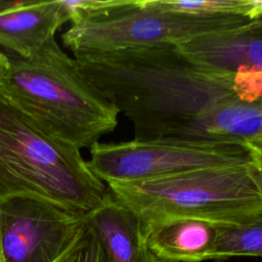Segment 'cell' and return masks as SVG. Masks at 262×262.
Returning <instances> with one entry per match:
<instances>
[{
    "mask_svg": "<svg viewBox=\"0 0 262 262\" xmlns=\"http://www.w3.org/2000/svg\"><path fill=\"white\" fill-rule=\"evenodd\" d=\"M87 79L131 122L134 139H196L229 104L262 108V72L199 67L175 46L74 53Z\"/></svg>",
    "mask_w": 262,
    "mask_h": 262,
    "instance_id": "obj_1",
    "label": "cell"
},
{
    "mask_svg": "<svg viewBox=\"0 0 262 262\" xmlns=\"http://www.w3.org/2000/svg\"><path fill=\"white\" fill-rule=\"evenodd\" d=\"M7 56L0 92L48 134L81 149L117 127L118 108L55 38L31 56Z\"/></svg>",
    "mask_w": 262,
    "mask_h": 262,
    "instance_id": "obj_2",
    "label": "cell"
},
{
    "mask_svg": "<svg viewBox=\"0 0 262 262\" xmlns=\"http://www.w3.org/2000/svg\"><path fill=\"white\" fill-rule=\"evenodd\" d=\"M107 192L80 149L45 132L0 92V200L34 195L88 214Z\"/></svg>",
    "mask_w": 262,
    "mask_h": 262,
    "instance_id": "obj_3",
    "label": "cell"
},
{
    "mask_svg": "<svg viewBox=\"0 0 262 262\" xmlns=\"http://www.w3.org/2000/svg\"><path fill=\"white\" fill-rule=\"evenodd\" d=\"M107 188L140 223L166 218L238 223L262 211V194L249 163L110 183Z\"/></svg>",
    "mask_w": 262,
    "mask_h": 262,
    "instance_id": "obj_4",
    "label": "cell"
},
{
    "mask_svg": "<svg viewBox=\"0 0 262 262\" xmlns=\"http://www.w3.org/2000/svg\"><path fill=\"white\" fill-rule=\"evenodd\" d=\"M71 27L61 35L74 53L177 46L252 19L151 9L141 0L66 1Z\"/></svg>",
    "mask_w": 262,
    "mask_h": 262,
    "instance_id": "obj_5",
    "label": "cell"
},
{
    "mask_svg": "<svg viewBox=\"0 0 262 262\" xmlns=\"http://www.w3.org/2000/svg\"><path fill=\"white\" fill-rule=\"evenodd\" d=\"M246 144L198 139L154 138L117 143L96 142L87 165L106 184L140 181L182 172L246 164Z\"/></svg>",
    "mask_w": 262,
    "mask_h": 262,
    "instance_id": "obj_6",
    "label": "cell"
},
{
    "mask_svg": "<svg viewBox=\"0 0 262 262\" xmlns=\"http://www.w3.org/2000/svg\"><path fill=\"white\" fill-rule=\"evenodd\" d=\"M87 214L34 195L0 200V262H73Z\"/></svg>",
    "mask_w": 262,
    "mask_h": 262,
    "instance_id": "obj_7",
    "label": "cell"
},
{
    "mask_svg": "<svg viewBox=\"0 0 262 262\" xmlns=\"http://www.w3.org/2000/svg\"><path fill=\"white\" fill-rule=\"evenodd\" d=\"M175 47L188 61L205 69L226 73L262 72V15Z\"/></svg>",
    "mask_w": 262,
    "mask_h": 262,
    "instance_id": "obj_8",
    "label": "cell"
},
{
    "mask_svg": "<svg viewBox=\"0 0 262 262\" xmlns=\"http://www.w3.org/2000/svg\"><path fill=\"white\" fill-rule=\"evenodd\" d=\"M68 20L62 1H13L0 11V46L19 57L31 56Z\"/></svg>",
    "mask_w": 262,
    "mask_h": 262,
    "instance_id": "obj_9",
    "label": "cell"
},
{
    "mask_svg": "<svg viewBox=\"0 0 262 262\" xmlns=\"http://www.w3.org/2000/svg\"><path fill=\"white\" fill-rule=\"evenodd\" d=\"M140 225L147 250L160 259L172 262L212 260L217 223L194 218H166Z\"/></svg>",
    "mask_w": 262,
    "mask_h": 262,
    "instance_id": "obj_10",
    "label": "cell"
},
{
    "mask_svg": "<svg viewBox=\"0 0 262 262\" xmlns=\"http://www.w3.org/2000/svg\"><path fill=\"white\" fill-rule=\"evenodd\" d=\"M110 262H149L138 217L108 190L102 204L87 214Z\"/></svg>",
    "mask_w": 262,
    "mask_h": 262,
    "instance_id": "obj_11",
    "label": "cell"
},
{
    "mask_svg": "<svg viewBox=\"0 0 262 262\" xmlns=\"http://www.w3.org/2000/svg\"><path fill=\"white\" fill-rule=\"evenodd\" d=\"M241 256L262 257V211L243 222L217 224L212 260Z\"/></svg>",
    "mask_w": 262,
    "mask_h": 262,
    "instance_id": "obj_12",
    "label": "cell"
},
{
    "mask_svg": "<svg viewBox=\"0 0 262 262\" xmlns=\"http://www.w3.org/2000/svg\"><path fill=\"white\" fill-rule=\"evenodd\" d=\"M156 10L209 15H238L254 19L262 15V0H141Z\"/></svg>",
    "mask_w": 262,
    "mask_h": 262,
    "instance_id": "obj_13",
    "label": "cell"
},
{
    "mask_svg": "<svg viewBox=\"0 0 262 262\" xmlns=\"http://www.w3.org/2000/svg\"><path fill=\"white\" fill-rule=\"evenodd\" d=\"M73 262H110L100 239L89 222L83 242Z\"/></svg>",
    "mask_w": 262,
    "mask_h": 262,
    "instance_id": "obj_14",
    "label": "cell"
},
{
    "mask_svg": "<svg viewBox=\"0 0 262 262\" xmlns=\"http://www.w3.org/2000/svg\"><path fill=\"white\" fill-rule=\"evenodd\" d=\"M249 148H250V155H251V160L249 162L250 173L260 193L262 194V155L251 147Z\"/></svg>",
    "mask_w": 262,
    "mask_h": 262,
    "instance_id": "obj_15",
    "label": "cell"
},
{
    "mask_svg": "<svg viewBox=\"0 0 262 262\" xmlns=\"http://www.w3.org/2000/svg\"><path fill=\"white\" fill-rule=\"evenodd\" d=\"M8 64V56L0 51V83Z\"/></svg>",
    "mask_w": 262,
    "mask_h": 262,
    "instance_id": "obj_16",
    "label": "cell"
},
{
    "mask_svg": "<svg viewBox=\"0 0 262 262\" xmlns=\"http://www.w3.org/2000/svg\"><path fill=\"white\" fill-rule=\"evenodd\" d=\"M247 146L255 149L256 151H258L259 154L262 155V138L260 139H257V140H254V141H251V142H248L246 143Z\"/></svg>",
    "mask_w": 262,
    "mask_h": 262,
    "instance_id": "obj_17",
    "label": "cell"
},
{
    "mask_svg": "<svg viewBox=\"0 0 262 262\" xmlns=\"http://www.w3.org/2000/svg\"><path fill=\"white\" fill-rule=\"evenodd\" d=\"M149 262H172V261H167V260L160 259V258L154 256V255L150 253V255H149Z\"/></svg>",
    "mask_w": 262,
    "mask_h": 262,
    "instance_id": "obj_18",
    "label": "cell"
}]
</instances>
